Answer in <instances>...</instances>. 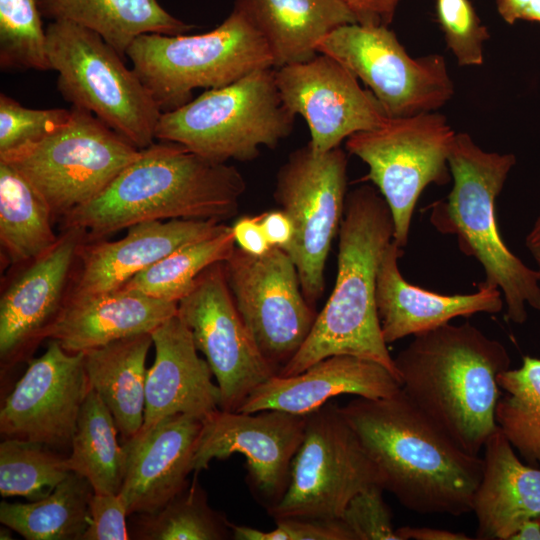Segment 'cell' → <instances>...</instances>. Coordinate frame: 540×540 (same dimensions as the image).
<instances>
[{
  "label": "cell",
  "mask_w": 540,
  "mask_h": 540,
  "mask_svg": "<svg viewBox=\"0 0 540 540\" xmlns=\"http://www.w3.org/2000/svg\"><path fill=\"white\" fill-rule=\"evenodd\" d=\"M341 411L376 465L384 491L418 514L472 512L483 458L462 450L400 389L356 397Z\"/></svg>",
  "instance_id": "6da1fadb"
},
{
  "label": "cell",
  "mask_w": 540,
  "mask_h": 540,
  "mask_svg": "<svg viewBox=\"0 0 540 540\" xmlns=\"http://www.w3.org/2000/svg\"><path fill=\"white\" fill-rule=\"evenodd\" d=\"M246 182L238 169L208 160L173 142L141 149L95 199L62 219L87 240L102 239L152 220H215L235 216Z\"/></svg>",
  "instance_id": "7a4b0ae2"
},
{
  "label": "cell",
  "mask_w": 540,
  "mask_h": 540,
  "mask_svg": "<svg viewBox=\"0 0 540 540\" xmlns=\"http://www.w3.org/2000/svg\"><path fill=\"white\" fill-rule=\"evenodd\" d=\"M401 389L465 452L479 456L496 430L497 377L508 370L506 347L469 322L414 335L394 358Z\"/></svg>",
  "instance_id": "3957f363"
},
{
  "label": "cell",
  "mask_w": 540,
  "mask_h": 540,
  "mask_svg": "<svg viewBox=\"0 0 540 540\" xmlns=\"http://www.w3.org/2000/svg\"><path fill=\"white\" fill-rule=\"evenodd\" d=\"M393 238L391 211L378 191L363 185L347 194L333 291L303 345L277 375H295L329 356L350 355L377 362L400 380L376 305L378 268Z\"/></svg>",
  "instance_id": "277c9868"
},
{
  "label": "cell",
  "mask_w": 540,
  "mask_h": 540,
  "mask_svg": "<svg viewBox=\"0 0 540 540\" xmlns=\"http://www.w3.org/2000/svg\"><path fill=\"white\" fill-rule=\"evenodd\" d=\"M448 164L453 186L446 199L432 205L430 222L437 231L457 237L460 250L482 265L483 282L501 291L507 320L522 324L527 306L540 311V277L508 249L495 211L516 157L487 152L462 132L455 134Z\"/></svg>",
  "instance_id": "5b68a950"
},
{
  "label": "cell",
  "mask_w": 540,
  "mask_h": 540,
  "mask_svg": "<svg viewBox=\"0 0 540 540\" xmlns=\"http://www.w3.org/2000/svg\"><path fill=\"white\" fill-rule=\"evenodd\" d=\"M295 117L281 98L275 68H265L162 112L155 139L214 162L251 161L261 146L275 148L286 138Z\"/></svg>",
  "instance_id": "8992f818"
},
{
  "label": "cell",
  "mask_w": 540,
  "mask_h": 540,
  "mask_svg": "<svg viewBox=\"0 0 540 540\" xmlns=\"http://www.w3.org/2000/svg\"><path fill=\"white\" fill-rule=\"evenodd\" d=\"M126 56L162 112L191 101L194 89L223 87L256 70L275 68L267 42L236 8L203 34H143Z\"/></svg>",
  "instance_id": "52a82bcc"
},
{
  "label": "cell",
  "mask_w": 540,
  "mask_h": 540,
  "mask_svg": "<svg viewBox=\"0 0 540 540\" xmlns=\"http://www.w3.org/2000/svg\"><path fill=\"white\" fill-rule=\"evenodd\" d=\"M46 35L51 69L66 101L138 149L152 145L162 111L123 57L100 35L71 21L52 20Z\"/></svg>",
  "instance_id": "ba28073f"
},
{
  "label": "cell",
  "mask_w": 540,
  "mask_h": 540,
  "mask_svg": "<svg viewBox=\"0 0 540 540\" xmlns=\"http://www.w3.org/2000/svg\"><path fill=\"white\" fill-rule=\"evenodd\" d=\"M139 153L92 113L72 106L64 125L0 154V161L28 181L56 220L99 196Z\"/></svg>",
  "instance_id": "9c48e42d"
},
{
  "label": "cell",
  "mask_w": 540,
  "mask_h": 540,
  "mask_svg": "<svg viewBox=\"0 0 540 540\" xmlns=\"http://www.w3.org/2000/svg\"><path fill=\"white\" fill-rule=\"evenodd\" d=\"M455 131L444 115L425 112L389 117L346 139V150L369 167L365 177L385 199L394 222V241L405 247L417 201L429 184L451 180L448 157Z\"/></svg>",
  "instance_id": "30bf717a"
},
{
  "label": "cell",
  "mask_w": 540,
  "mask_h": 540,
  "mask_svg": "<svg viewBox=\"0 0 540 540\" xmlns=\"http://www.w3.org/2000/svg\"><path fill=\"white\" fill-rule=\"evenodd\" d=\"M375 485L382 487L376 465L340 406L329 401L307 414L287 490L267 512L274 519H340L356 494Z\"/></svg>",
  "instance_id": "8fae6325"
},
{
  "label": "cell",
  "mask_w": 540,
  "mask_h": 540,
  "mask_svg": "<svg viewBox=\"0 0 540 540\" xmlns=\"http://www.w3.org/2000/svg\"><path fill=\"white\" fill-rule=\"evenodd\" d=\"M346 187L347 156L340 147L316 153L307 144L293 151L276 175L274 199L294 228L284 251L312 306L324 291L326 262L343 219Z\"/></svg>",
  "instance_id": "7c38bea8"
},
{
  "label": "cell",
  "mask_w": 540,
  "mask_h": 540,
  "mask_svg": "<svg viewBox=\"0 0 540 540\" xmlns=\"http://www.w3.org/2000/svg\"><path fill=\"white\" fill-rule=\"evenodd\" d=\"M361 80L388 117L434 112L454 94L440 54L411 57L386 25H342L317 46Z\"/></svg>",
  "instance_id": "4fadbf2b"
},
{
  "label": "cell",
  "mask_w": 540,
  "mask_h": 540,
  "mask_svg": "<svg viewBox=\"0 0 540 540\" xmlns=\"http://www.w3.org/2000/svg\"><path fill=\"white\" fill-rule=\"evenodd\" d=\"M223 266L245 326L278 374L303 345L318 314L303 295L294 263L279 247L254 256L236 246Z\"/></svg>",
  "instance_id": "5bb4252c"
},
{
  "label": "cell",
  "mask_w": 540,
  "mask_h": 540,
  "mask_svg": "<svg viewBox=\"0 0 540 540\" xmlns=\"http://www.w3.org/2000/svg\"><path fill=\"white\" fill-rule=\"evenodd\" d=\"M177 315L216 378L220 409L238 411L255 388L277 375L236 308L223 262L210 265L197 277L178 302Z\"/></svg>",
  "instance_id": "9a60e30c"
},
{
  "label": "cell",
  "mask_w": 540,
  "mask_h": 540,
  "mask_svg": "<svg viewBox=\"0 0 540 540\" xmlns=\"http://www.w3.org/2000/svg\"><path fill=\"white\" fill-rule=\"evenodd\" d=\"M306 420L307 415L275 409L246 413L219 408L202 420L193 472L207 469L214 459L241 454L246 460L248 486L268 511L287 490Z\"/></svg>",
  "instance_id": "2e32d148"
},
{
  "label": "cell",
  "mask_w": 540,
  "mask_h": 540,
  "mask_svg": "<svg viewBox=\"0 0 540 540\" xmlns=\"http://www.w3.org/2000/svg\"><path fill=\"white\" fill-rule=\"evenodd\" d=\"M91 385L83 353H69L49 340L31 359L0 409L4 438L35 442L53 450L70 449L78 417Z\"/></svg>",
  "instance_id": "e0dca14e"
},
{
  "label": "cell",
  "mask_w": 540,
  "mask_h": 540,
  "mask_svg": "<svg viewBox=\"0 0 540 540\" xmlns=\"http://www.w3.org/2000/svg\"><path fill=\"white\" fill-rule=\"evenodd\" d=\"M285 106L306 121L316 153L339 147L351 135L375 129L389 118L370 90L334 58L318 53L305 62L275 68Z\"/></svg>",
  "instance_id": "ac0fdd59"
},
{
  "label": "cell",
  "mask_w": 540,
  "mask_h": 540,
  "mask_svg": "<svg viewBox=\"0 0 540 540\" xmlns=\"http://www.w3.org/2000/svg\"><path fill=\"white\" fill-rule=\"evenodd\" d=\"M86 234L62 229L57 242L18 270L0 296L1 375L29 357L61 312Z\"/></svg>",
  "instance_id": "d6986e66"
},
{
  "label": "cell",
  "mask_w": 540,
  "mask_h": 540,
  "mask_svg": "<svg viewBox=\"0 0 540 540\" xmlns=\"http://www.w3.org/2000/svg\"><path fill=\"white\" fill-rule=\"evenodd\" d=\"M230 226L215 220H152L127 228L115 241L84 240L66 299L120 289L139 272L189 244L217 236Z\"/></svg>",
  "instance_id": "ffe728a7"
},
{
  "label": "cell",
  "mask_w": 540,
  "mask_h": 540,
  "mask_svg": "<svg viewBox=\"0 0 540 540\" xmlns=\"http://www.w3.org/2000/svg\"><path fill=\"white\" fill-rule=\"evenodd\" d=\"M202 420L178 414L122 443L125 469L119 495L128 515L154 513L184 490Z\"/></svg>",
  "instance_id": "44dd1931"
},
{
  "label": "cell",
  "mask_w": 540,
  "mask_h": 540,
  "mask_svg": "<svg viewBox=\"0 0 540 540\" xmlns=\"http://www.w3.org/2000/svg\"><path fill=\"white\" fill-rule=\"evenodd\" d=\"M155 358L147 371L145 433L167 417L203 420L220 408L221 394L209 364L198 355L190 330L176 314L151 332Z\"/></svg>",
  "instance_id": "7402d4cb"
},
{
  "label": "cell",
  "mask_w": 540,
  "mask_h": 540,
  "mask_svg": "<svg viewBox=\"0 0 540 540\" xmlns=\"http://www.w3.org/2000/svg\"><path fill=\"white\" fill-rule=\"evenodd\" d=\"M400 389V380L381 364L333 355L295 375L269 378L252 391L238 411L275 409L307 415L339 395L379 399L393 396Z\"/></svg>",
  "instance_id": "603a6c76"
},
{
  "label": "cell",
  "mask_w": 540,
  "mask_h": 540,
  "mask_svg": "<svg viewBox=\"0 0 540 540\" xmlns=\"http://www.w3.org/2000/svg\"><path fill=\"white\" fill-rule=\"evenodd\" d=\"M402 248L390 242L376 280V305L387 344L449 323L456 317L498 313L504 306L499 288L484 282L469 294L443 295L413 285L402 276L398 261Z\"/></svg>",
  "instance_id": "cb8c5ba5"
},
{
  "label": "cell",
  "mask_w": 540,
  "mask_h": 540,
  "mask_svg": "<svg viewBox=\"0 0 540 540\" xmlns=\"http://www.w3.org/2000/svg\"><path fill=\"white\" fill-rule=\"evenodd\" d=\"M178 302L120 288L66 299L47 339L69 353H83L113 341L151 333L177 314Z\"/></svg>",
  "instance_id": "d4e9b609"
},
{
  "label": "cell",
  "mask_w": 540,
  "mask_h": 540,
  "mask_svg": "<svg viewBox=\"0 0 540 540\" xmlns=\"http://www.w3.org/2000/svg\"><path fill=\"white\" fill-rule=\"evenodd\" d=\"M483 472L473 499L481 540H510L540 517V468L524 464L499 427L483 447Z\"/></svg>",
  "instance_id": "484cf974"
},
{
  "label": "cell",
  "mask_w": 540,
  "mask_h": 540,
  "mask_svg": "<svg viewBox=\"0 0 540 540\" xmlns=\"http://www.w3.org/2000/svg\"><path fill=\"white\" fill-rule=\"evenodd\" d=\"M234 8L263 36L275 68L311 60L325 36L342 25L357 23L341 0H236Z\"/></svg>",
  "instance_id": "4316f807"
},
{
  "label": "cell",
  "mask_w": 540,
  "mask_h": 540,
  "mask_svg": "<svg viewBox=\"0 0 540 540\" xmlns=\"http://www.w3.org/2000/svg\"><path fill=\"white\" fill-rule=\"evenodd\" d=\"M152 345L151 333H143L83 352L91 388L113 415L123 442L144 422L146 358Z\"/></svg>",
  "instance_id": "83f0119b"
},
{
  "label": "cell",
  "mask_w": 540,
  "mask_h": 540,
  "mask_svg": "<svg viewBox=\"0 0 540 540\" xmlns=\"http://www.w3.org/2000/svg\"><path fill=\"white\" fill-rule=\"evenodd\" d=\"M40 5L52 20L71 21L97 33L121 57L143 34L180 35L193 28L158 0H41Z\"/></svg>",
  "instance_id": "f1b7e54d"
},
{
  "label": "cell",
  "mask_w": 540,
  "mask_h": 540,
  "mask_svg": "<svg viewBox=\"0 0 540 540\" xmlns=\"http://www.w3.org/2000/svg\"><path fill=\"white\" fill-rule=\"evenodd\" d=\"M53 215L28 181L0 161V245L14 266L33 260L58 240Z\"/></svg>",
  "instance_id": "f546056e"
},
{
  "label": "cell",
  "mask_w": 540,
  "mask_h": 540,
  "mask_svg": "<svg viewBox=\"0 0 540 540\" xmlns=\"http://www.w3.org/2000/svg\"><path fill=\"white\" fill-rule=\"evenodd\" d=\"M94 491L70 472L48 496L27 503L0 504V522L27 540H82Z\"/></svg>",
  "instance_id": "4dcf8cb0"
},
{
  "label": "cell",
  "mask_w": 540,
  "mask_h": 540,
  "mask_svg": "<svg viewBox=\"0 0 540 540\" xmlns=\"http://www.w3.org/2000/svg\"><path fill=\"white\" fill-rule=\"evenodd\" d=\"M113 415L91 388L80 411L66 464L89 481L94 493L120 491L125 469V450Z\"/></svg>",
  "instance_id": "1f68e13d"
},
{
  "label": "cell",
  "mask_w": 540,
  "mask_h": 540,
  "mask_svg": "<svg viewBox=\"0 0 540 540\" xmlns=\"http://www.w3.org/2000/svg\"><path fill=\"white\" fill-rule=\"evenodd\" d=\"M497 382L504 391L495 408L497 426L528 465L540 468V358L525 356Z\"/></svg>",
  "instance_id": "d6a6232c"
},
{
  "label": "cell",
  "mask_w": 540,
  "mask_h": 540,
  "mask_svg": "<svg viewBox=\"0 0 540 540\" xmlns=\"http://www.w3.org/2000/svg\"><path fill=\"white\" fill-rule=\"evenodd\" d=\"M154 513L139 514L132 539L138 540H224L232 538L230 522L208 504L207 494L197 481Z\"/></svg>",
  "instance_id": "836d02e7"
},
{
  "label": "cell",
  "mask_w": 540,
  "mask_h": 540,
  "mask_svg": "<svg viewBox=\"0 0 540 540\" xmlns=\"http://www.w3.org/2000/svg\"><path fill=\"white\" fill-rule=\"evenodd\" d=\"M232 228L184 246L133 276L121 288L154 298L179 302L210 265L224 262L235 249Z\"/></svg>",
  "instance_id": "e575fe53"
},
{
  "label": "cell",
  "mask_w": 540,
  "mask_h": 540,
  "mask_svg": "<svg viewBox=\"0 0 540 540\" xmlns=\"http://www.w3.org/2000/svg\"><path fill=\"white\" fill-rule=\"evenodd\" d=\"M66 457L42 444L4 438L0 443V494L40 500L69 475Z\"/></svg>",
  "instance_id": "d590c367"
},
{
  "label": "cell",
  "mask_w": 540,
  "mask_h": 540,
  "mask_svg": "<svg viewBox=\"0 0 540 540\" xmlns=\"http://www.w3.org/2000/svg\"><path fill=\"white\" fill-rule=\"evenodd\" d=\"M41 0H0L2 70L51 69Z\"/></svg>",
  "instance_id": "8d00e7d4"
},
{
  "label": "cell",
  "mask_w": 540,
  "mask_h": 540,
  "mask_svg": "<svg viewBox=\"0 0 540 540\" xmlns=\"http://www.w3.org/2000/svg\"><path fill=\"white\" fill-rule=\"evenodd\" d=\"M436 14L445 41L461 66L483 63V44L489 38L469 0H436Z\"/></svg>",
  "instance_id": "74e56055"
},
{
  "label": "cell",
  "mask_w": 540,
  "mask_h": 540,
  "mask_svg": "<svg viewBox=\"0 0 540 540\" xmlns=\"http://www.w3.org/2000/svg\"><path fill=\"white\" fill-rule=\"evenodd\" d=\"M71 109L27 108L0 94V154L34 143L64 125Z\"/></svg>",
  "instance_id": "f35d334b"
},
{
  "label": "cell",
  "mask_w": 540,
  "mask_h": 540,
  "mask_svg": "<svg viewBox=\"0 0 540 540\" xmlns=\"http://www.w3.org/2000/svg\"><path fill=\"white\" fill-rule=\"evenodd\" d=\"M383 492L381 486L369 487L356 494L346 506L341 520L354 540H400Z\"/></svg>",
  "instance_id": "ab89813d"
},
{
  "label": "cell",
  "mask_w": 540,
  "mask_h": 540,
  "mask_svg": "<svg viewBox=\"0 0 540 540\" xmlns=\"http://www.w3.org/2000/svg\"><path fill=\"white\" fill-rule=\"evenodd\" d=\"M275 520V527L263 531L230 522L235 540H354L353 534L340 519L322 520L284 517Z\"/></svg>",
  "instance_id": "60d3db41"
},
{
  "label": "cell",
  "mask_w": 540,
  "mask_h": 540,
  "mask_svg": "<svg viewBox=\"0 0 540 540\" xmlns=\"http://www.w3.org/2000/svg\"><path fill=\"white\" fill-rule=\"evenodd\" d=\"M127 515L125 503L118 493H93L89 504V524L82 540L131 539Z\"/></svg>",
  "instance_id": "b9f144b4"
},
{
  "label": "cell",
  "mask_w": 540,
  "mask_h": 540,
  "mask_svg": "<svg viewBox=\"0 0 540 540\" xmlns=\"http://www.w3.org/2000/svg\"><path fill=\"white\" fill-rule=\"evenodd\" d=\"M235 244L243 251L261 256L271 249L260 223V215L241 216L231 226Z\"/></svg>",
  "instance_id": "7bdbcfd3"
},
{
  "label": "cell",
  "mask_w": 540,
  "mask_h": 540,
  "mask_svg": "<svg viewBox=\"0 0 540 540\" xmlns=\"http://www.w3.org/2000/svg\"><path fill=\"white\" fill-rule=\"evenodd\" d=\"M362 25H388L400 0H341Z\"/></svg>",
  "instance_id": "ee69618b"
},
{
  "label": "cell",
  "mask_w": 540,
  "mask_h": 540,
  "mask_svg": "<svg viewBox=\"0 0 540 540\" xmlns=\"http://www.w3.org/2000/svg\"><path fill=\"white\" fill-rule=\"evenodd\" d=\"M259 215L261 227L269 244L284 250L290 244L294 234L293 224L288 215L281 209Z\"/></svg>",
  "instance_id": "f6af8a7d"
},
{
  "label": "cell",
  "mask_w": 540,
  "mask_h": 540,
  "mask_svg": "<svg viewBox=\"0 0 540 540\" xmlns=\"http://www.w3.org/2000/svg\"><path fill=\"white\" fill-rule=\"evenodd\" d=\"M497 9L509 24L521 20L540 23V0H497Z\"/></svg>",
  "instance_id": "bcb514c9"
},
{
  "label": "cell",
  "mask_w": 540,
  "mask_h": 540,
  "mask_svg": "<svg viewBox=\"0 0 540 540\" xmlns=\"http://www.w3.org/2000/svg\"><path fill=\"white\" fill-rule=\"evenodd\" d=\"M400 540H470L472 537L462 532L440 528L404 526L396 529Z\"/></svg>",
  "instance_id": "7dc6e473"
},
{
  "label": "cell",
  "mask_w": 540,
  "mask_h": 540,
  "mask_svg": "<svg viewBox=\"0 0 540 540\" xmlns=\"http://www.w3.org/2000/svg\"><path fill=\"white\" fill-rule=\"evenodd\" d=\"M526 247L537 264V272L540 277V212L526 236Z\"/></svg>",
  "instance_id": "c3c4849f"
},
{
  "label": "cell",
  "mask_w": 540,
  "mask_h": 540,
  "mask_svg": "<svg viewBox=\"0 0 540 540\" xmlns=\"http://www.w3.org/2000/svg\"><path fill=\"white\" fill-rule=\"evenodd\" d=\"M510 540H540L539 518L525 521Z\"/></svg>",
  "instance_id": "681fc988"
},
{
  "label": "cell",
  "mask_w": 540,
  "mask_h": 540,
  "mask_svg": "<svg viewBox=\"0 0 540 540\" xmlns=\"http://www.w3.org/2000/svg\"><path fill=\"white\" fill-rule=\"evenodd\" d=\"M11 529L4 525V527L0 530V539L6 540V539H12Z\"/></svg>",
  "instance_id": "f907efd6"
},
{
  "label": "cell",
  "mask_w": 540,
  "mask_h": 540,
  "mask_svg": "<svg viewBox=\"0 0 540 540\" xmlns=\"http://www.w3.org/2000/svg\"><path fill=\"white\" fill-rule=\"evenodd\" d=\"M539 520H540V517H539Z\"/></svg>",
  "instance_id": "816d5d0a"
}]
</instances>
